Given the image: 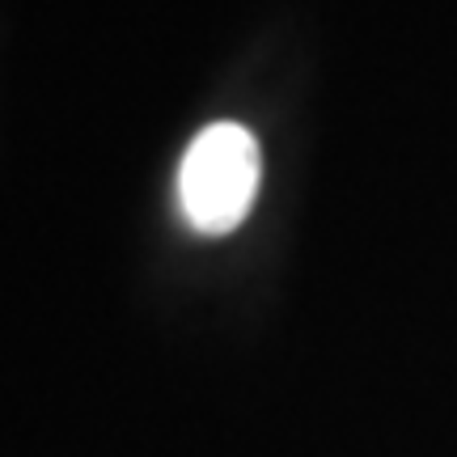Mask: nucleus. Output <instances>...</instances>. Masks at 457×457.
<instances>
[{"label": "nucleus", "instance_id": "nucleus-1", "mask_svg": "<svg viewBox=\"0 0 457 457\" xmlns=\"http://www.w3.org/2000/svg\"><path fill=\"white\" fill-rule=\"evenodd\" d=\"M254 191H259L254 136L237 123H212L208 131H199L179 179L187 220L208 237L233 233L250 216Z\"/></svg>", "mask_w": 457, "mask_h": 457}]
</instances>
